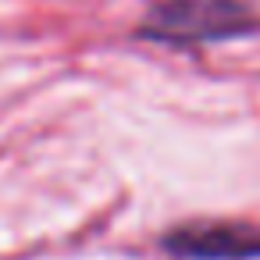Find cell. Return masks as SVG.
<instances>
[{"mask_svg":"<svg viewBox=\"0 0 260 260\" xmlns=\"http://www.w3.org/2000/svg\"><path fill=\"white\" fill-rule=\"evenodd\" d=\"M253 29V18L235 0H171L146 18V36L157 43H214Z\"/></svg>","mask_w":260,"mask_h":260,"instance_id":"1","label":"cell"},{"mask_svg":"<svg viewBox=\"0 0 260 260\" xmlns=\"http://www.w3.org/2000/svg\"><path fill=\"white\" fill-rule=\"evenodd\" d=\"M164 246L185 260H249L260 256V232L242 224H189L171 232Z\"/></svg>","mask_w":260,"mask_h":260,"instance_id":"2","label":"cell"}]
</instances>
